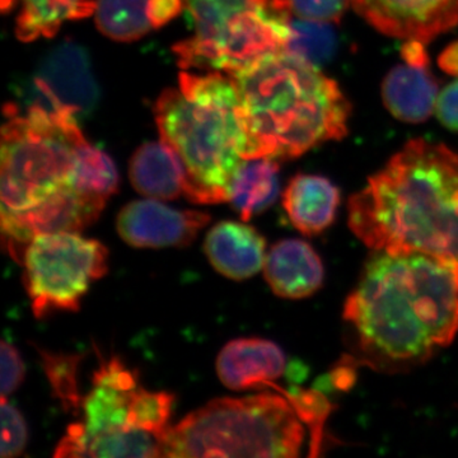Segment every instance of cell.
<instances>
[{
	"mask_svg": "<svg viewBox=\"0 0 458 458\" xmlns=\"http://www.w3.org/2000/svg\"><path fill=\"white\" fill-rule=\"evenodd\" d=\"M343 316L361 363L420 366L458 334V269L420 252L373 251Z\"/></svg>",
	"mask_w": 458,
	"mask_h": 458,
	"instance_id": "6da1fadb",
	"label": "cell"
},
{
	"mask_svg": "<svg viewBox=\"0 0 458 458\" xmlns=\"http://www.w3.org/2000/svg\"><path fill=\"white\" fill-rule=\"evenodd\" d=\"M349 227L372 251L420 252L458 269V155L414 140L349 200Z\"/></svg>",
	"mask_w": 458,
	"mask_h": 458,
	"instance_id": "7a4b0ae2",
	"label": "cell"
},
{
	"mask_svg": "<svg viewBox=\"0 0 458 458\" xmlns=\"http://www.w3.org/2000/svg\"><path fill=\"white\" fill-rule=\"evenodd\" d=\"M229 77L236 83L251 137V159H291L348 134L352 106L335 81L288 51Z\"/></svg>",
	"mask_w": 458,
	"mask_h": 458,
	"instance_id": "3957f363",
	"label": "cell"
},
{
	"mask_svg": "<svg viewBox=\"0 0 458 458\" xmlns=\"http://www.w3.org/2000/svg\"><path fill=\"white\" fill-rule=\"evenodd\" d=\"M179 81V89H165L156 102L161 138L185 164L183 195L195 204L225 203L238 167L243 159H251V138L236 83L219 72H182Z\"/></svg>",
	"mask_w": 458,
	"mask_h": 458,
	"instance_id": "277c9868",
	"label": "cell"
},
{
	"mask_svg": "<svg viewBox=\"0 0 458 458\" xmlns=\"http://www.w3.org/2000/svg\"><path fill=\"white\" fill-rule=\"evenodd\" d=\"M303 420L284 394L209 401L170 427L164 457L300 456Z\"/></svg>",
	"mask_w": 458,
	"mask_h": 458,
	"instance_id": "5b68a950",
	"label": "cell"
},
{
	"mask_svg": "<svg viewBox=\"0 0 458 458\" xmlns=\"http://www.w3.org/2000/svg\"><path fill=\"white\" fill-rule=\"evenodd\" d=\"M0 197L3 212L30 209L68 182L75 147L86 140L77 116L29 104L4 107Z\"/></svg>",
	"mask_w": 458,
	"mask_h": 458,
	"instance_id": "8992f818",
	"label": "cell"
},
{
	"mask_svg": "<svg viewBox=\"0 0 458 458\" xmlns=\"http://www.w3.org/2000/svg\"><path fill=\"white\" fill-rule=\"evenodd\" d=\"M20 262L33 315L45 318L81 309L92 283L106 276L108 251L80 233L42 234L26 246Z\"/></svg>",
	"mask_w": 458,
	"mask_h": 458,
	"instance_id": "52a82bcc",
	"label": "cell"
},
{
	"mask_svg": "<svg viewBox=\"0 0 458 458\" xmlns=\"http://www.w3.org/2000/svg\"><path fill=\"white\" fill-rule=\"evenodd\" d=\"M106 199L84 194L66 182L41 203L22 212H3L2 236L9 254L21 260L26 246L42 234L81 233L98 221Z\"/></svg>",
	"mask_w": 458,
	"mask_h": 458,
	"instance_id": "ba28073f",
	"label": "cell"
},
{
	"mask_svg": "<svg viewBox=\"0 0 458 458\" xmlns=\"http://www.w3.org/2000/svg\"><path fill=\"white\" fill-rule=\"evenodd\" d=\"M377 31L428 44L458 25V0H351Z\"/></svg>",
	"mask_w": 458,
	"mask_h": 458,
	"instance_id": "9c48e42d",
	"label": "cell"
},
{
	"mask_svg": "<svg viewBox=\"0 0 458 458\" xmlns=\"http://www.w3.org/2000/svg\"><path fill=\"white\" fill-rule=\"evenodd\" d=\"M209 222L208 213L174 209L149 198L125 205L117 216L116 229L137 249H167L191 245Z\"/></svg>",
	"mask_w": 458,
	"mask_h": 458,
	"instance_id": "30bf717a",
	"label": "cell"
},
{
	"mask_svg": "<svg viewBox=\"0 0 458 458\" xmlns=\"http://www.w3.org/2000/svg\"><path fill=\"white\" fill-rule=\"evenodd\" d=\"M140 376L126 366L122 358L99 360L98 369L93 373L92 388L84 396L82 424L86 432V445L90 437L123 429L129 427V409ZM86 454V451H84Z\"/></svg>",
	"mask_w": 458,
	"mask_h": 458,
	"instance_id": "8fae6325",
	"label": "cell"
},
{
	"mask_svg": "<svg viewBox=\"0 0 458 458\" xmlns=\"http://www.w3.org/2000/svg\"><path fill=\"white\" fill-rule=\"evenodd\" d=\"M216 366V375L229 390H274L276 379L284 375L286 358L270 340L241 337L225 344Z\"/></svg>",
	"mask_w": 458,
	"mask_h": 458,
	"instance_id": "7c38bea8",
	"label": "cell"
},
{
	"mask_svg": "<svg viewBox=\"0 0 458 458\" xmlns=\"http://www.w3.org/2000/svg\"><path fill=\"white\" fill-rule=\"evenodd\" d=\"M35 80L75 114L92 113L98 104V84L93 77L89 54L77 42L57 45L45 57Z\"/></svg>",
	"mask_w": 458,
	"mask_h": 458,
	"instance_id": "4fadbf2b",
	"label": "cell"
},
{
	"mask_svg": "<svg viewBox=\"0 0 458 458\" xmlns=\"http://www.w3.org/2000/svg\"><path fill=\"white\" fill-rule=\"evenodd\" d=\"M271 291L285 300H302L315 294L325 278L324 264L310 243L282 240L274 243L264 262Z\"/></svg>",
	"mask_w": 458,
	"mask_h": 458,
	"instance_id": "5bb4252c",
	"label": "cell"
},
{
	"mask_svg": "<svg viewBox=\"0 0 458 458\" xmlns=\"http://www.w3.org/2000/svg\"><path fill=\"white\" fill-rule=\"evenodd\" d=\"M204 251L214 269L225 278L245 280L264 267L267 241L246 223L223 221L208 232Z\"/></svg>",
	"mask_w": 458,
	"mask_h": 458,
	"instance_id": "9a60e30c",
	"label": "cell"
},
{
	"mask_svg": "<svg viewBox=\"0 0 458 458\" xmlns=\"http://www.w3.org/2000/svg\"><path fill=\"white\" fill-rule=\"evenodd\" d=\"M339 205V189L318 174H297L283 192V208L289 221L306 236H315L330 227Z\"/></svg>",
	"mask_w": 458,
	"mask_h": 458,
	"instance_id": "2e32d148",
	"label": "cell"
},
{
	"mask_svg": "<svg viewBox=\"0 0 458 458\" xmlns=\"http://www.w3.org/2000/svg\"><path fill=\"white\" fill-rule=\"evenodd\" d=\"M129 176L138 192L157 200H174L185 194L188 186L182 158L164 140L143 144L134 153Z\"/></svg>",
	"mask_w": 458,
	"mask_h": 458,
	"instance_id": "e0dca14e",
	"label": "cell"
},
{
	"mask_svg": "<svg viewBox=\"0 0 458 458\" xmlns=\"http://www.w3.org/2000/svg\"><path fill=\"white\" fill-rule=\"evenodd\" d=\"M386 108L403 123L427 122L437 107L438 83L427 68L397 65L382 83Z\"/></svg>",
	"mask_w": 458,
	"mask_h": 458,
	"instance_id": "ac0fdd59",
	"label": "cell"
},
{
	"mask_svg": "<svg viewBox=\"0 0 458 458\" xmlns=\"http://www.w3.org/2000/svg\"><path fill=\"white\" fill-rule=\"evenodd\" d=\"M278 194V162L274 158L243 159L229 183L228 201L247 222L270 208Z\"/></svg>",
	"mask_w": 458,
	"mask_h": 458,
	"instance_id": "d6986e66",
	"label": "cell"
},
{
	"mask_svg": "<svg viewBox=\"0 0 458 458\" xmlns=\"http://www.w3.org/2000/svg\"><path fill=\"white\" fill-rule=\"evenodd\" d=\"M16 35L30 42L56 35L66 21L83 20L96 11L95 0H18Z\"/></svg>",
	"mask_w": 458,
	"mask_h": 458,
	"instance_id": "ffe728a7",
	"label": "cell"
},
{
	"mask_svg": "<svg viewBox=\"0 0 458 458\" xmlns=\"http://www.w3.org/2000/svg\"><path fill=\"white\" fill-rule=\"evenodd\" d=\"M68 183L84 194L107 200L119 188V174L104 150L84 140L75 147Z\"/></svg>",
	"mask_w": 458,
	"mask_h": 458,
	"instance_id": "44dd1931",
	"label": "cell"
},
{
	"mask_svg": "<svg viewBox=\"0 0 458 458\" xmlns=\"http://www.w3.org/2000/svg\"><path fill=\"white\" fill-rule=\"evenodd\" d=\"M271 0H183L194 21L195 33L190 40L209 44L247 12L264 7Z\"/></svg>",
	"mask_w": 458,
	"mask_h": 458,
	"instance_id": "7402d4cb",
	"label": "cell"
},
{
	"mask_svg": "<svg viewBox=\"0 0 458 458\" xmlns=\"http://www.w3.org/2000/svg\"><path fill=\"white\" fill-rule=\"evenodd\" d=\"M148 0H96V23L99 31L119 42L140 40L149 31Z\"/></svg>",
	"mask_w": 458,
	"mask_h": 458,
	"instance_id": "603a6c76",
	"label": "cell"
},
{
	"mask_svg": "<svg viewBox=\"0 0 458 458\" xmlns=\"http://www.w3.org/2000/svg\"><path fill=\"white\" fill-rule=\"evenodd\" d=\"M84 457H164V437L135 428L111 430L90 437Z\"/></svg>",
	"mask_w": 458,
	"mask_h": 458,
	"instance_id": "cb8c5ba5",
	"label": "cell"
},
{
	"mask_svg": "<svg viewBox=\"0 0 458 458\" xmlns=\"http://www.w3.org/2000/svg\"><path fill=\"white\" fill-rule=\"evenodd\" d=\"M40 355L42 369L51 387L53 396L63 410L78 415L82 411L83 399L78 385V367L83 355L74 352H56L35 346Z\"/></svg>",
	"mask_w": 458,
	"mask_h": 458,
	"instance_id": "d4e9b609",
	"label": "cell"
},
{
	"mask_svg": "<svg viewBox=\"0 0 458 458\" xmlns=\"http://www.w3.org/2000/svg\"><path fill=\"white\" fill-rule=\"evenodd\" d=\"M292 35L285 51L318 66L335 53L336 36L328 23L292 21Z\"/></svg>",
	"mask_w": 458,
	"mask_h": 458,
	"instance_id": "484cf974",
	"label": "cell"
},
{
	"mask_svg": "<svg viewBox=\"0 0 458 458\" xmlns=\"http://www.w3.org/2000/svg\"><path fill=\"white\" fill-rule=\"evenodd\" d=\"M174 396L167 391L140 387L129 409V427L165 437L174 411Z\"/></svg>",
	"mask_w": 458,
	"mask_h": 458,
	"instance_id": "4316f807",
	"label": "cell"
},
{
	"mask_svg": "<svg viewBox=\"0 0 458 458\" xmlns=\"http://www.w3.org/2000/svg\"><path fill=\"white\" fill-rule=\"evenodd\" d=\"M2 458H16L26 450L29 430L25 418L16 406L2 397Z\"/></svg>",
	"mask_w": 458,
	"mask_h": 458,
	"instance_id": "83f0119b",
	"label": "cell"
},
{
	"mask_svg": "<svg viewBox=\"0 0 458 458\" xmlns=\"http://www.w3.org/2000/svg\"><path fill=\"white\" fill-rule=\"evenodd\" d=\"M292 12L300 20L336 23L352 5L351 0H288Z\"/></svg>",
	"mask_w": 458,
	"mask_h": 458,
	"instance_id": "f1b7e54d",
	"label": "cell"
},
{
	"mask_svg": "<svg viewBox=\"0 0 458 458\" xmlns=\"http://www.w3.org/2000/svg\"><path fill=\"white\" fill-rule=\"evenodd\" d=\"M0 361H2V397L16 393L25 379V363L16 346L3 340L0 346Z\"/></svg>",
	"mask_w": 458,
	"mask_h": 458,
	"instance_id": "f546056e",
	"label": "cell"
},
{
	"mask_svg": "<svg viewBox=\"0 0 458 458\" xmlns=\"http://www.w3.org/2000/svg\"><path fill=\"white\" fill-rule=\"evenodd\" d=\"M437 116L452 131H458V81L448 84L437 99Z\"/></svg>",
	"mask_w": 458,
	"mask_h": 458,
	"instance_id": "4dcf8cb0",
	"label": "cell"
},
{
	"mask_svg": "<svg viewBox=\"0 0 458 458\" xmlns=\"http://www.w3.org/2000/svg\"><path fill=\"white\" fill-rule=\"evenodd\" d=\"M183 7V0H148L147 14L150 25L161 29L179 16Z\"/></svg>",
	"mask_w": 458,
	"mask_h": 458,
	"instance_id": "1f68e13d",
	"label": "cell"
},
{
	"mask_svg": "<svg viewBox=\"0 0 458 458\" xmlns=\"http://www.w3.org/2000/svg\"><path fill=\"white\" fill-rule=\"evenodd\" d=\"M401 56L406 64L427 68L429 64V56L426 50V42L419 40H406L401 47Z\"/></svg>",
	"mask_w": 458,
	"mask_h": 458,
	"instance_id": "d6a6232c",
	"label": "cell"
},
{
	"mask_svg": "<svg viewBox=\"0 0 458 458\" xmlns=\"http://www.w3.org/2000/svg\"><path fill=\"white\" fill-rule=\"evenodd\" d=\"M439 68L445 73L458 77V41L448 45L438 57Z\"/></svg>",
	"mask_w": 458,
	"mask_h": 458,
	"instance_id": "836d02e7",
	"label": "cell"
},
{
	"mask_svg": "<svg viewBox=\"0 0 458 458\" xmlns=\"http://www.w3.org/2000/svg\"><path fill=\"white\" fill-rule=\"evenodd\" d=\"M17 2L18 0H0V7H2V11L4 12V13H7V12L13 9Z\"/></svg>",
	"mask_w": 458,
	"mask_h": 458,
	"instance_id": "e575fe53",
	"label": "cell"
}]
</instances>
